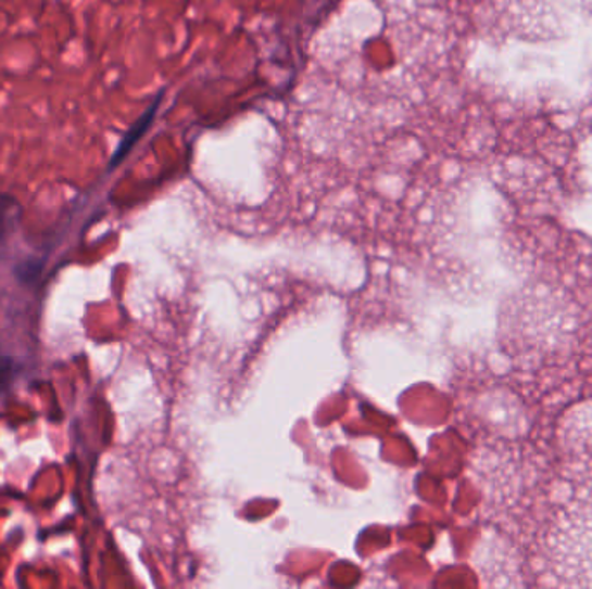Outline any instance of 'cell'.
<instances>
[{
  "instance_id": "obj_1",
  "label": "cell",
  "mask_w": 592,
  "mask_h": 589,
  "mask_svg": "<svg viewBox=\"0 0 592 589\" xmlns=\"http://www.w3.org/2000/svg\"><path fill=\"white\" fill-rule=\"evenodd\" d=\"M160 99H162V95L156 98V101L151 104L150 110L146 111L144 115L139 118V121H137L134 127H130L127 136L119 142L118 149H116L115 154H113V159H111V168H115V166L130 153V149L137 144V140L141 139V137L144 136L146 130L150 128L151 121H153L154 115H156V110H159L160 102H162Z\"/></svg>"
},
{
  "instance_id": "obj_3",
  "label": "cell",
  "mask_w": 592,
  "mask_h": 589,
  "mask_svg": "<svg viewBox=\"0 0 592 589\" xmlns=\"http://www.w3.org/2000/svg\"><path fill=\"white\" fill-rule=\"evenodd\" d=\"M11 381H13V360L4 353H0V396L8 389Z\"/></svg>"
},
{
  "instance_id": "obj_2",
  "label": "cell",
  "mask_w": 592,
  "mask_h": 589,
  "mask_svg": "<svg viewBox=\"0 0 592 589\" xmlns=\"http://www.w3.org/2000/svg\"><path fill=\"white\" fill-rule=\"evenodd\" d=\"M16 215V203L8 195H0V242L4 241L9 230L13 227Z\"/></svg>"
}]
</instances>
